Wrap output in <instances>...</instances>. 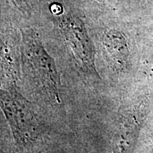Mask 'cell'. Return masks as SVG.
<instances>
[{
	"instance_id": "obj_1",
	"label": "cell",
	"mask_w": 153,
	"mask_h": 153,
	"mask_svg": "<svg viewBox=\"0 0 153 153\" xmlns=\"http://www.w3.org/2000/svg\"><path fill=\"white\" fill-rule=\"evenodd\" d=\"M23 53L32 79L51 99L60 102V79L54 60L44 48L39 38L32 31L23 33Z\"/></svg>"
},
{
	"instance_id": "obj_2",
	"label": "cell",
	"mask_w": 153,
	"mask_h": 153,
	"mask_svg": "<svg viewBox=\"0 0 153 153\" xmlns=\"http://www.w3.org/2000/svg\"><path fill=\"white\" fill-rule=\"evenodd\" d=\"M2 110L16 140L24 147L36 144L41 130L33 110L24 97L16 91L1 94Z\"/></svg>"
},
{
	"instance_id": "obj_3",
	"label": "cell",
	"mask_w": 153,
	"mask_h": 153,
	"mask_svg": "<svg viewBox=\"0 0 153 153\" xmlns=\"http://www.w3.org/2000/svg\"><path fill=\"white\" fill-rule=\"evenodd\" d=\"M60 27L65 38L84 69L96 73L93 45L82 21L73 16H67L62 21Z\"/></svg>"
},
{
	"instance_id": "obj_4",
	"label": "cell",
	"mask_w": 153,
	"mask_h": 153,
	"mask_svg": "<svg viewBox=\"0 0 153 153\" xmlns=\"http://www.w3.org/2000/svg\"><path fill=\"white\" fill-rule=\"evenodd\" d=\"M103 44L111 62L116 68H121L127 61L128 51L125 38L120 32L114 29L108 30L103 38Z\"/></svg>"
},
{
	"instance_id": "obj_5",
	"label": "cell",
	"mask_w": 153,
	"mask_h": 153,
	"mask_svg": "<svg viewBox=\"0 0 153 153\" xmlns=\"http://www.w3.org/2000/svg\"><path fill=\"white\" fill-rule=\"evenodd\" d=\"M51 12L55 15H60L62 13V7L58 3H53L50 7Z\"/></svg>"
},
{
	"instance_id": "obj_6",
	"label": "cell",
	"mask_w": 153,
	"mask_h": 153,
	"mask_svg": "<svg viewBox=\"0 0 153 153\" xmlns=\"http://www.w3.org/2000/svg\"><path fill=\"white\" fill-rule=\"evenodd\" d=\"M15 4H16L17 7H19V9L22 11H27V4H26V1L24 0H14Z\"/></svg>"
}]
</instances>
